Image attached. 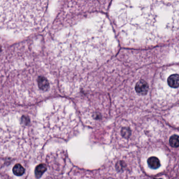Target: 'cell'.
<instances>
[{"instance_id":"6da1fadb","label":"cell","mask_w":179,"mask_h":179,"mask_svg":"<svg viewBox=\"0 0 179 179\" xmlns=\"http://www.w3.org/2000/svg\"><path fill=\"white\" fill-rule=\"evenodd\" d=\"M109 21L97 13L58 32L50 42V56L63 71L82 73L102 66L116 52Z\"/></svg>"},{"instance_id":"7a4b0ae2","label":"cell","mask_w":179,"mask_h":179,"mask_svg":"<svg viewBox=\"0 0 179 179\" xmlns=\"http://www.w3.org/2000/svg\"><path fill=\"white\" fill-rule=\"evenodd\" d=\"M110 12L127 45H155L179 31V1H116Z\"/></svg>"},{"instance_id":"3957f363","label":"cell","mask_w":179,"mask_h":179,"mask_svg":"<svg viewBox=\"0 0 179 179\" xmlns=\"http://www.w3.org/2000/svg\"><path fill=\"white\" fill-rule=\"evenodd\" d=\"M23 65V67L8 68L12 71L5 89L13 100L21 104H32L54 94L56 78L47 65L38 60Z\"/></svg>"},{"instance_id":"277c9868","label":"cell","mask_w":179,"mask_h":179,"mask_svg":"<svg viewBox=\"0 0 179 179\" xmlns=\"http://www.w3.org/2000/svg\"><path fill=\"white\" fill-rule=\"evenodd\" d=\"M47 1H0L1 28L5 34L22 37L35 32L42 25Z\"/></svg>"},{"instance_id":"5b68a950","label":"cell","mask_w":179,"mask_h":179,"mask_svg":"<svg viewBox=\"0 0 179 179\" xmlns=\"http://www.w3.org/2000/svg\"><path fill=\"white\" fill-rule=\"evenodd\" d=\"M136 91L137 93L145 95L148 91V85L144 80H140L137 83L136 85Z\"/></svg>"},{"instance_id":"8992f818","label":"cell","mask_w":179,"mask_h":179,"mask_svg":"<svg viewBox=\"0 0 179 179\" xmlns=\"http://www.w3.org/2000/svg\"><path fill=\"white\" fill-rule=\"evenodd\" d=\"M169 85L172 88H177L179 86V75L173 74L169 76L168 79Z\"/></svg>"},{"instance_id":"52a82bcc","label":"cell","mask_w":179,"mask_h":179,"mask_svg":"<svg viewBox=\"0 0 179 179\" xmlns=\"http://www.w3.org/2000/svg\"><path fill=\"white\" fill-rule=\"evenodd\" d=\"M148 164L152 169H156L160 166V161L155 156H151L148 159Z\"/></svg>"},{"instance_id":"ba28073f","label":"cell","mask_w":179,"mask_h":179,"mask_svg":"<svg viewBox=\"0 0 179 179\" xmlns=\"http://www.w3.org/2000/svg\"><path fill=\"white\" fill-rule=\"evenodd\" d=\"M46 169H47L46 166L44 164H40L37 166L35 170V174L36 177L38 179L41 177L42 175L44 174V173L46 171Z\"/></svg>"},{"instance_id":"9c48e42d","label":"cell","mask_w":179,"mask_h":179,"mask_svg":"<svg viewBox=\"0 0 179 179\" xmlns=\"http://www.w3.org/2000/svg\"><path fill=\"white\" fill-rule=\"evenodd\" d=\"M13 172L15 176H22L25 172L24 168L20 164H16L13 167Z\"/></svg>"},{"instance_id":"30bf717a","label":"cell","mask_w":179,"mask_h":179,"mask_svg":"<svg viewBox=\"0 0 179 179\" xmlns=\"http://www.w3.org/2000/svg\"><path fill=\"white\" fill-rule=\"evenodd\" d=\"M170 145L173 148H177L179 147V136L177 135H173L170 138Z\"/></svg>"},{"instance_id":"8fae6325","label":"cell","mask_w":179,"mask_h":179,"mask_svg":"<svg viewBox=\"0 0 179 179\" xmlns=\"http://www.w3.org/2000/svg\"></svg>"}]
</instances>
